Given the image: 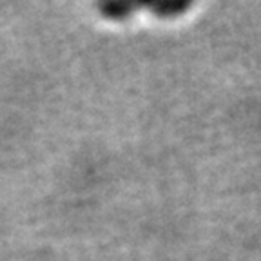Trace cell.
<instances>
[{"instance_id":"obj_1","label":"cell","mask_w":261,"mask_h":261,"mask_svg":"<svg viewBox=\"0 0 261 261\" xmlns=\"http://www.w3.org/2000/svg\"><path fill=\"white\" fill-rule=\"evenodd\" d=\"M147 6L158 16H176L179 13H184L191 6V2H187V0H160V2H152Z\"/></svg>"},{"instance_id":"obj_2","label":"cell","mask_w":261,"mask_h":261,"mask_svg":"<svg viewBox=\"0 0 261 261\" xmlns=\"http://www.w3.org/2000/svg\"><path fill=\"white\" fill-rule=\"evenodd\" d=\"M136 8H140V4H130V2H107V4L100 6V11L113 20H123Z\"/></svg>"}]
</instances>
